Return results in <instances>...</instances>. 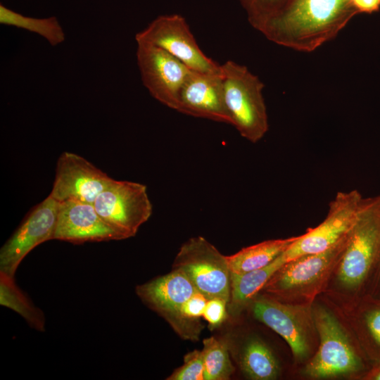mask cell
<instances>
[{
	"label": "cell",
	"instance_id": "cell-12",
	"mask_svg": "<svg viewBox=\"0 0 380 380\" xmlns=\"http://www.w3.org/2000/svg\"><path fill=\"white\" fill-rule=\"evenodd\" d=\"M197 291L188 277L177 269L136 288L140 299L163 317L184 338L189 337L182 319V309Z\"/></svg>",
	"mask_w": 380,
	"mask_h": 380
},
{
	"label": "cell",
	"instance_id": "cell-6",
	"mask_svg": "<svg viewBox=\"0 0 380 380\" xmlns=\"http://www.w3.org/2000/svg\"><path fill=\"white\" fill-rule=\"evenodd\" d=\"M103 220L123 239L134 236L152 214L146 186L113 179L93 203Z\"/></svg>",
	"mask_w": 380,
	"mask_h": 380
},
{
	"label": "cell",
	"instance_id": "cell-18",
	"mask_svg": "<svg viewBox=\"0 0 380 380\" xmlns=\"http://www.w3.org/2000/svg\"><path fill=\"white\" fill-rule=\"evenodd\" d=\"M296 239L267 240L227 256L231 273L242 274L264 267L280 255Z\"/></svg>",
	"mask_w": 380,
	"mask_h": 380
},
{
	"label": "cell",
	"instance_id": "cell-2",
	"mask_svg": "<svg viewBox=\"0 0 380 380\" xmlns=\"http://www.w3.org/2000/svg\"><path fill=\"white\" fill-rule=\"evenodd\" d=\"M224 98L232 124L252 143L267 133L269 124L262 94L264 84L245 65L232 61L220 65Z\"/></svg>",
	"mask_w": 380,
	"mask_h": 380
},
{
	"label": "cell",
	"instance_id": "cell-11",
	"mask_svg": "<svg viewBox=\"0 0 380 380\" xmlns=\"http://www.w3.org/2000/svg\"><path fill=\"white\" fill-rule=\"evenodd\" d=\"M113 179L84 158L63 152L57 162L49 196L58 203L75 201L93 204Z\"/></svg>",
	"mask_w": 380,
	"mask_h": 380
},
{
	"label": "cell",
	"instance_id": "cell-16",
	"mask_svg": "<svg viewBox=\"0 0 380 380\" xmlns=\"http://www.w3.org/2000/svg\"><path fill=\"white\" fill-rule=\"evenodd\" d=\"M53 239L80 244L123 238L103 220L93 204L68 201L58 203Z\"/></svg>",
	"mask_w": 380,
	"mask_h": 380
},
{
	"label": "cell",
	"instance_id": "cell-23",
	"mask_svg": "<svg viewBox=\"0 0 380 380\" xmlns=\"http://www.w3.org/2000/svg\"><path fill=\"white\" fill-rule=\"evenodd\" d=\"M290 0H239L251 25L259 32Z\"/></svg>",
	"mask_w": 380,
	"mask_h": 380
},
{
	"label": "cell",
	"instance_id": "cell-8",
	"mask_svg": "<svg viewBox=\"0 0 380 380\" xmlns=\"http://www.w3.org/2000/svg\"><path fill=\"white\" fill-rule=\"evenodd\" d=\"M137 43L152 45L165 51L189 69L204 72H221L220 65L201 49L189 27L180 15H162L135 36Z\"/></svg>",
	"mask_w": 380,
	"mask_h": 380
},
{
	"label": "cell",
	"instance_id": "cell-29",
	"mask_svg": "<svg viewBox=\"0 0 380 380\" xmlns=\"http://www.w3.org/2000/svg\"><path fill=\"white\" fill-rule=\"evenodd\" d=\"M379 261L380 262V258H379ZM379 276H380V274H379Z\"/></svg>",
	"mask_w": 380,
	"mask_h": 380
},
{
	"label": "cell",
	"instance_id": "cell-21",
	"mask_svg": "<svg viewBox=\"0 0 380 380\" xmlns=\"http://www.w3.org/2000/svg\"><path fill=\"white\" fill-rule=\"evenodd\" d=\"M0 23L37 34L44 37L51 46L61 44L65 38L61 25L54 16L44 18L29 17L1 4Z\"/></svg>",
	"mask_w": 380,
	"mask_h": 380
},
{
	"label": "cell",
	"instance_id": "cell-17",
	"mask_svg": "<svg viewBox=\"0 0 380 380\" xmlns=\"http://www.w3.org/2000/svg\"><path fill=\"white\" fill-rule=\"evenodd\" d=\"M286 262L282 253L264 267L242 274L231 273V291L228 304L230 312L232 314L239 312Z\"/></svg>",
	"mask_w": 380,
	"mask_h": 380
},
{
	"label": "cell",
	"instance_id": "cell-1",
	"mask_svg": "<svg viewBox=\"0 0 380 380\" xmlns=\"http://www.w3.org/2000/svg\"><path fill=\"white\" fill-rule=\"evenodd\" d=\"M358 14L353 0H290L260 32L278 45L311 52L335 38Z\"/></svg>",
	"mask_w": 380,
	"mask_h": 380
},
{
	"label": "cell",
	"instance_id": "cell-22",
	"mask_svg": "<svg viewBox=\"0 0 380 380\" xmlns=\"http://www.w3.org/2000/svg\"><path fill=\"white\" fill-rule=\"evenodd\" d=\"M204 380L229 379L234 368L227 344L214 337L203 340Z\"/></svg>",
	"mask_w": 380,
	"mask_h": 380
},
{
	"label": "cell",
	"instance_id": "cell-4",
	"mask_svg": "<svg viewBox=\"0 0 380 380\" xmlns=\"http://www.w3.org/2000/svg\"><path fill=\"white\" fill-rule=\"evenodd\" d=\"M173 269L183 272L206 298H220L229 303L231 272L227 256L202 236L189 239L180 248Z\"/></svg>",
	"mask_w": 380,
	"mask_h": 380
},
{
	"label": "cell",
	"instance_id": "cell-9",
	"mask_svg": "<svg viewBox=\"0 0 380 380\" xmlns=\"http://www.w3.org/2000/svg\"><path fill=\"white\" fill-rule=\"evenodd\" d=\"M137 61L150 94L176 110L182 87L191 70L162 49L146 44H137Z\"/></svg>",
	"mask_w": 380,
	"mask_h": 380
},
{
	"label": "cell",
	"instance_id": "cell-20",
	"mask_svg": "<svg viewBox=\"0 0 380 380\" xmlns=\"http://www.w3.org/2000/svg\"><path fill=\"white\" fill-rule=\"evenodd\" d=\"M241 367L244 374L253 380L275 379L279 373L274 355L258 338L250 339L245 345L241 357Z\"/></svg>",
	"mask_w": 380,
	"mask_h": 380
},
{
	"label": "cell",
	"instance_id": "cell-28",
	"mask_svg": "<svg viewBox=\"0 0 380 380\" xmlns=\"http://www.w3.org/2000/svg\"><path fill=\"white\" fill-rule=\"evenodd\" d=\"M367 379L372 380H380V365L371 372Z\"/></svg>",
	"mask_w": 380,
	"mask_h": 380
},
{
	"label": "cell",
	"instance_id": "cell-25",
	"mask_svg": "<svg viewBox=\"0 0 380 380\" xmlns=\"http://www.w3.org/2000/svg\"><path fill=\"white\" fill-rule=\"evenodd\" d=\"M228 303L220 298H211L207 300L203 317L208 322L210 328L220 326L224 320L226 306Z\"/></svg>",
	"mask_w": 380,
	"mask_h": 380
},
{
	"label": "cell",
	"instance_id": "cell-3",
	"mask_svg": "<svg viewBox=\"0 0 380 380\" xmlns=\"http://www.w3.org/2000/svg\"><path fill=\"white\" fill-rule=\"evenodd\" d=\"M380 258V196L365 198L346 248L338 263V279L356 289L367 277Z\"/></svg>",
	"mask_w": 380,
	"mask_h": 380
},
{
	"label": "cell",
	"instance_id": "cell-24",
	"mask_svg": "<svg viewBox=\"0 0 380 380\" xmlns=\"http://www.w3.org/2000/svg\"><path fill=\"white\" fill-rule=\"evenodd\" d=\"M203 350H195L184 357V365L174 372L168 380H204Z\"/></svg>",
	"mask_w": 380,
	"mask_h": 380
},
{
	"label": "cell",
	"instance_id": "cell-7",
	"mask_svg": "<svg viewBox=\"0 0 380 380\" xmlns=\"http://www.w3.org/2000/svg\"><path fill=\"white\" fill-rule=\"evenodd\" d=\"M364 201L357 190L338 192L331 201L324 220L305 234L296 236L283 252L286 262L323 252L339 242L355 224Z\"/></svg>",
	"mask_w": 380,
	"mask_h": 380
},
{
	"label": "cell",
	"instance_id": "cell-5",
	"mask_svg": "<svg viewBox=\"0 0 380 380\" xmlns=\"http://www.w3.org/2000/svg\"><path fill=\"white\" fill-rule=\"evenodd\" d=\"M313 318L319 337V346L306 365L305 374L312 378L326 379L360 370L362 368L361 360L331 312L317 307L314 310Z\"/></svg>",
	"mask_w": 380,
	"mask_h": 380
},
{
	"label": "cell",
	"instance_id": "cell-14",
	"mask_svg": "<svg viewBox=\"0 0 380 380\" xmlns=\"http://www.w3.org/2000/svg\"><path fill=\"white\" fill-rule=\"evenodd\" d=\"M255 317L280 335L297 359L307 357L310 351V320L304 308L267 298L255 300Z\"/></svg>",
	"mask_w": 380,
	"mask_h": 380
},
{
	"label": "cell",
	"instance_id": "cell-19",
	"mask_svg": "<svg viewBox=\"0 0 380 380\" xmlns=\"http://www.w3.org/2000/svg\"><path fill=\"white\" fill-rule=\"evenodd\" d=\"M0 303L22 316L34 329L45 330V317L16 285L14 277L0 272Z\"/></svg>",
	"mask_w": 380,
	"mask_h": 380
},
{
	"label": "cell",
	"instance_id": "cell-13",
	"mask_svg": "<svg viewBox=\"0 0 380 380\" xmlns=\"http://www.w3.org/2000/svg\"><path fill=\"white\" fill-rule=\"evenodd\" d=\"M176 110L231 125L224 102L222 73L191 70L182 87Z\"/></svg>",
	"mask_w": 380,
	"mask_h": 380
},
{
	"label": "cell",
	"instance_id": "cell-27",
	"mask_svg": "<svg viewBox=\"0 0 380 380\" xmlns=\"http://www.w3.org/2000/svg\"><path fill=\"white\" fill-rule=\"evenodd\" d=\"M359 13L372 14L380 10V0H353Z\"/></svg>",
	"mask_w": 380,
	"mask_h": 380
},
{
	"label": "cell",
	"instance_id": "cell-10",
	"mask_svg": "<svg viewBox=\"0 0 380 380\" xmlns=\"http://www.w3.org/2000/svg\"><path fill=\"white\" fill-rule=\"evenodd\" d=\"M58 202L50 196L34 207L0 250V272L14 277L24 258L38 245L53 239Z\"/></svg>",
	"mask_w": 380,
	"mask_h": 380
},
{
	"label": "cell",
	"instance_id": "cell-26",
	"mask_svg": "<svg viewBox=\"0 0 380 380\" xmlns=\"http://www.w3.org/2000/svg\"><path fill=\"white\" fill-rule=\"evenodd\" d=\"M365 320L371 336L380 346V308L369 311L366 315Z\"/></svg>",
	"mask_w": 380,
	"mask_h": 380
},
{
	"label": "cell",
	"instance_id": "cell-15",
	"mask_svg": "<svg viewBox=\"0 0 380 380\" xmlns=\"http://www.w3.org/2000/svg\"><path fill=\"white\" fill-rule=\"evenodd\" d=\"M348 235L323 252L303 255L287 262L265 285L267 291L284 294L303 289L320 280L338 265L346 248Z\"/></svg>",
	"mask_w": 380,
	"mask_h": 380
}]
</instances>
